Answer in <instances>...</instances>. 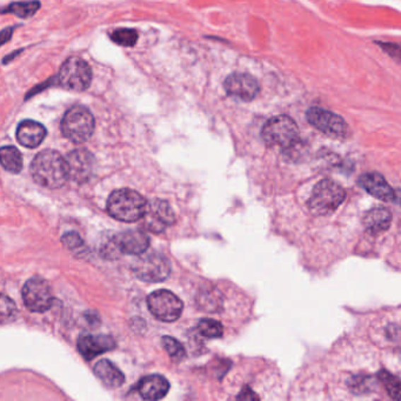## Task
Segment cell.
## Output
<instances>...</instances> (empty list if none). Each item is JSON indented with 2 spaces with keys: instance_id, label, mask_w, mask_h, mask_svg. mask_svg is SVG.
Here are the masks:
<instances>
[{
  "instance_id": "14",
  "label": "cell",
  "mask_w": 401,
  "mask_h": 401,
  "mask_svg": "<svg viewBox=\"0 0 401 401\" xmlns=\"http://www.w3.org/2000/svg\"><path fill=\"white\" fill-rule=\"evenodd\" d=\"M115 244L125 255H140L150 246V238L143 231L127 230L115 236Z\"/></svg>"
},
{
  "instance_id": "8",
  "label": "cell",
  "mask_w": 401,
  "mask_h": 401,
  "mask_svg": "<svg viewBox=\"0 0 401 401\" xmlns=\"http://www.w3.org/2000/svg\"><path fill=\"white\" fill-rule=\"evenodd\" d=\"M147 306L158 320L173 322L178 320L184 310V303L171 291H154L147 297Z\"/></svg>"
},
{
  "instance_id": "12",
  "label": "cell",
  "mask_w": 401,
  "mask_h": 401,
  "mask_svg": "<svg viewBox=\"0 0 401 401\" xmlns=\"http://www.w3.org/2000/svg\"><path fill=\"white\" fill-rule=\"evenodd\" d=\"M66 161L70 178L74 182L83 184L91 178L95 171V157L90 151L84 150V149L72 151L67 156Z\"/></svg>"
},
{
  "instance_id": "17",
  "label": "cell",
  "mask_w": 401,
  "mask_h": 401,
  "mask_svg": "<svg viewBox=\"0 0 401 401\" xmlns=\"http://www.w3.org/2000/svg\"><path fill=\"white\" fill-rule=\"evenodd\" d=\"M360 185L363 186V189L370 193L371 196L383 202H391L395 198V192L391 186L388 185L386 179L376 172L364 175L360 178Z\"/></svg>"
},
{
  "instance_id": "20",
  "label": "cell",
  "mask_w": 401,
  "mask_h": 401,
  "mask_svg": "<svg viewBox=\"0 0 401 401\" xmlns=\"http://www.w3.org/2000/svg\"><path fill=\"white\" fill-rule=\"evenodd\" d=\"M392 216L390 211L383 207L371 209L364 218V226L371 233H383L391 226Z\"/></svg>"
},
{
  "instance_id": "11",
  "label": "cell",
  "mask_w": 401,
  "mask_h": 401,
  "mask_svg": "<svg viewBox=\"0 0 401 401\" xmlns=\"http://www.w3.org/2000/svg\"><path fill=\"white\" fill-rule=\"evenodd\" d=\"M175 221V214L171 205L163 199H152L147 202L144 213L143 225L153 233H163Z\"/></svg>"
},
{
  "instance_id": "24",
  "label": "cell",
  "mask_w": 401,
  "mask_h": 401,
  "mask_svg": "<svg viewBox=\"0 0 401 401\" xmlns=\"http://www.w3.org/2000/svg\"><path fill=\"white\" fill-rule=\"evenodd\" d=\"M197 330L202 337L209 339L221 338L223 335V325L214 319H202L198 322Z\"/></svg>"
},
{
  "instance_id": "18",
  "label": "cell",
  "mask_w": 401,
  "mask_h": 401,
  "mask_svg": "<svg viewBox=\"0 0 401 401\" xmlns=\"http://www.w3.org/2000/svg\"><path fill=\"white\" fill-rule=\"evenodd\" d=\"M46 129L40 122L24 120L18 126L17 139L21 145L28 149H35L44 141Z\"/></svg>"
},
{
  "instance_id": "27",
  "label": "cell",
  "mask_w": 401,
  "mask_h": 401,
  "mask_svg": "<svg viewBox=\"0 0 401 401\" xmlns=\"http://www.w3.org/2000/svg\"><path fill=\"white\" fill-rule=\"evenodd\" d=\"M62 241H63L65 248H69L74 253H77V255H85L86 246H85L84 241L81 239V236L76 232L64 234Z\"/></svg>"
},
{
  "instance_id": "5",
  "label": "cell",
  "mask_w": 401,
  "mask_h": 401,
  "mask_svg": "<svg viewBox=\"0 0 401 401\" xmlns=\"http://www.w3.org/2000/svg\"><path fill=\"white\" fill-rule=\"evenodd\" d=\"M346 193L337 182L325 179L318 182L308 200V209L315 216H330L345 200Z\"/></svg>"
},
{
  "instance_id": "1",
  "label": "cell",
  "mask_w": 401,
  "mask_h": 401,
  "mask_svg": "<svg viewBox=\"0 0 401 401\" xmlns=\"http://www.w3.org/2000/svg\"><path fill=\"white\" fill-rule=\"evenodd\" d=\"M30 171L33 180L47 189H60L70 178L66 159L53 150L42 151L37 154Z\"/></svg>"
},
{
  "instance_id": "9",
  "label": "cell",
  "mask_w": 401,
  "mask_h": 401,
  "mask_svg": "<svg viewBox=\"0 0 401 401\" xmlns=\"http://www.w3.org/2000/svg\"><path fill=\"white\" fill-rule=\"evenodd\" d=\"M58 79L64 88L72 91H84L91 84V69L85 60L74 57L63 64Z\"/></svg>"
},
{
  "instance_id": "6",
  "label": "cell",
  "mask_w": 401,
  "mask_h": 401,
  "mask_svg": "<svg viewBox=\"0 0 401 401\" xmlns=\"http://www.w3.org/2000/svg\"><path fill=\"white\" fill-rule=\"evenodd\" d=\"M136 278L147 283H161L171 274V262L159 252H145L138 255L132 265Z\"/></svg>"
},
{
  "instance_id": "10",
  "label": "cell",
  "mask_w": 401,
  "mask_h": 401,
  "mask_svg": "<svg viewBox=\"0 0 401 401\" xmlns=\"http://www.w3.org/2000/svg\"><path fill=\"white\" fill-rule=\"evenodd\" d=\"M21 296L25 306L35 313H44L52 306V290L47 281L39 277H33L25 283Z\"/></svg>"
},
{
  "instance_id": "28",
  "label": "cell",
  "mask_w": 401,
  "mask_h": 401,
  "mask_svg": "<svg viewBox=\"0 0 401 401\" xmlns=\"http://www.w3.org/2000/svg\"><path fill=\"white\" fill-rule=\"evenodd\" d=\"M17 314L16 303L11 301L10 298L3 296V298H1V321H3V324L13 321L17 318Z\"/></svg>"
},
{
  "instance_id": "29",
  "label": "cell",
  "mask_w": 401,
  "mask_h": 401,
  "mask_svg": "<svg viewBox=\"0 0 401 401\" xmlns=\"http://www.w3.org/2000/svg\"><path fill=\"white\" fill-rule=\"evenodd\" d=\"M377 44L380 46L384 52L388 53V56L391 57L392 59L401 63V44L385 42H378Z\"/></svg>"
},
{
  "instance_id": "2",
  "label": "cell",
  "mask_w": 401,
  "mask_h": 401,
  "mask_svg": "<svg viewBox=\"0 0 401 401\" xmlns=\"http://www.w3.org/2000/svg\"><path fill=\"white\" fill-rule=\"evenodd\" d=\"M147 202L134 190L120 189L108 197L106 209L110 216L122 223H134L143 219Z\"/></svg>"
},
{
  "instance_id": "30",
  "label": "cell",
  "mask_w": 401,
  "mask_h": 401,
  "mask_svg": "<svg viewBox=\"0 0 401 401\" xmlns=\"http://www.w3.org/2000/svg\"><path fill=\"white\" fill-rule=\"evenodd\" d=\"M371 385L370 378L359 377L356 379H353L352 383H351V386H352V391H360V393H363L361 391H367L368 390V386Z\"/></svg>"
},
{
  "instance_id": "13",
  "label": "cell",
  "mask_w": 401,
  "mask_h": 401,
  "mask_svg": "<svg viewBox=\"0 0 401 401\" xmlns=\"http://www.w3.org/2000/svg\"><path fill=\"white\" fill-rule=\"evenodd\" d=\"M223 85L228 95L245 101L253 100L260 91L258 81L248 74H231Z\"/></svg>"
},
{
  "instance_id": "4",
  "label": "cell",
  "mask_w": 401,
  "mask_h": 401,
  "mask_svg": "<svg viewBox=\"0 0 401 401\" xmlns=\"http://www.w3.org/2000/svg\"><path fill=\"white\" fill-rule=\"evenodd\" d=\"M95 131V118L84 106L76 105L64 115L62 120V132L72 143L88 141Z\"/></svg>"
},
{
  "instance_id": "16",
  "label": "cell",
  "mask_w": 401,
  "mask_h": 401,
  "mask_svg": "<svg viewBox=\"0 0 401 401\" xmlns=\"http://www.w3.org/2000/svg\"><path fill=\"white\" fill-rule=\"evenodd\" d=\"M170 391V383L159 374H152L143 378L138 385L140 397L145 400H161Z\"/></svg>"
},
{
  "instance_id": "3",
  "label": "cell",
  "mask_w": 401,
  "mask_h": 401,
  "mask_svg": "<svg viewBox=\"0 0 401 401\" xmlns=\"http://www.w3.org/2000/svg\"><path fill=\"white\" fill-rule=\"evenodd\" d=\"M262 136L266 145L289 150L299 140V127L290 117L277 115L264 125Z\"/></svg>"
},
{
  "instance_id": "25",
  "label": "cell",
  "mask_w": 401,
  "mask_h": 401,
  "mask_svg": "<svg viewBox=\"0 0 401 401\" xmlns=\"http://www.w3.org/2000/svg\"><path fill=\"white\" fill-rule=\"evenodd\" d=\"M161 345H163L165 351L168 352V356H171L172 359L180 361L186 356V351L184 349V346L177 339L165 335V337L161 338Z\"/></svg>"
},
{
  "instance_id": "19",
  "label": "cell",
  "mask_w": 401,
  "mask_h": 401,
  "mask_svg": "<svg viewBox=\"0 0 401 401\" xmlns=\"http://www.w3.org/2000/svg\"><path fill=\"white\" fill-rule=\"evenodd\" d=\"M95 377L108 388H118L124 384L125 377L122 374V371L115 366V364H112L110 360H99L95 364Z\"/></svg>"
},
{
  "instance_id": "15",
  "label": "cell",
  "mask_w": 401,
  "mask_h": 401,
  "mask_svg": "<svg viewBox=\"0 0 401 401\" xmlns=\"http://www.w3.org/2000/svg\"><path fill=\"white\" fill-rule=\"evenodd\" d=\"M115 347V342L110 335H85L78 339V349L86 360H92Z\"/></svg>"
},
{
  "instance_id": "26",
  "label": "cell",
  "mask_w": 401,
  "mask_h": 401,
  "mask_svg": "<svg viewBox=\"0 0 401 401\" xmlns=\"http://www.w3.org/2000/svg\"><path fill=\"white\" fill-rule=\"evenodd\" d=\"M111 38L118 45L132 47L136 45V40H138V33L132 28H118L112 32Z\"/></svg>"
},
{
  "instance_id": "7",
  "label": "cell",
  "mask_w": 401,
  "mask_h": 401,
  "mask_svg": "<svg viewBox=\"0 0 401 401\" xmlns=\"http://www.w3.org/2000/svg\"><path fill=\"white\" fill-rule=\"evenodd\" d=\"M306 118L310 125L335 139H345L351 134L345 119L324 108L310 107L306 112Z\"/></svg>"
},
{
  "instance_id": "31",
  "label": "cell",
  "mask_w": 401,
  "mask_h": 401,
  "mask_svg": "<svg viewBox=\"0 0 401 401\" xmlns=\"http://www.w3.org/2000/svg\"><path fill=\"white\" fill-rule=\"evenodd\" d=\"M238 399H245V400H248V399H259L258 395H255L253 392L250 390L248 388H245L241 392Z\"/></svg>"
},
{
  "instance_id": "23",
  "label": "cell",
  "mask_w": 401,
  "mask_h": 401,
  "mask_svg": "<svg viewBox=\"0 0 401 401\" xmlns=\"http://www.w3.org/2000/svg\"><path fill=\"white\" fill-rule=\"evenodd\" d=\"M378 377L380 379L381 383L384 385L388 395H391L392 399L395 400H401V379L395 377L393 374L390 373L388 371H380L378 373Z\"/></svg>"
},
{
  "instance_id": "22",
  "label": "cell",
  "mask_w": 401,
  "mask_h": 401,
  "mask_svg": "<svg viewBox=\"0 0 401 401\" xmlns=\"http://www.w3.org/2000/svg\"><path fill=\"white\" fill-rule=\"evenodd\" d=\"M39 7H40V3L38 0L25 1V3H14L5 7L3 13L8 12V13L16 14L18 17L30 18L35 16V12L39 10Z\"/></svg>"
},
{
  "instance_id": "21",
  "label": "cell",
  "mask_w": 401,
  "mask_h": 401,
  "mask_svg": "<svg viewBox=\"0 0 401 401\" xmlns=\"http://www.w3.org/2000/svg\"><path fill=\"white\" fill-rule=\"evenodd\" d=\"M0 161L3 168L10 173L17 175L23 170V157L14 146H4L0 151Z\"/></svg>"
}]
</instances>
